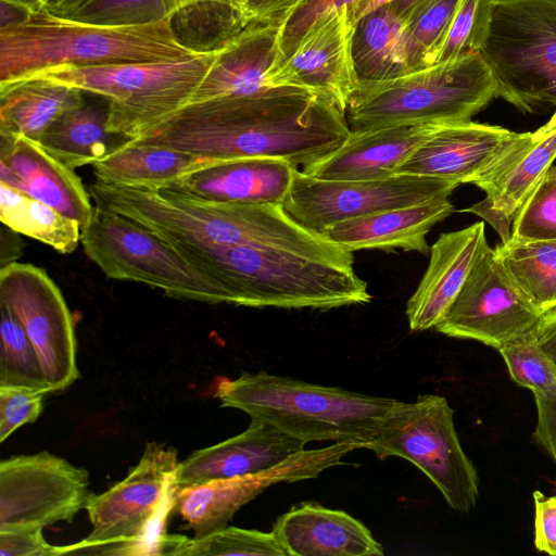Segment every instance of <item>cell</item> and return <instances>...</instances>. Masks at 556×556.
<instances>
[{
    "mask_svg": "<svg viewBox=\"0 0 556 556\" xmlns=\"http://www.w3.org/2000/svg\"><path fill=\"white\" fill-rule=\"evenodd\" d=\"M357 448L364 445L334 442L321 448L303 450L263 472L176 489L174 508L193 530L194 538H202L227 527L242 506L270 485L317 478L326 469L342 465L343 457Z\"/></svg>",
    "mask_w": 556,
    "mask_h": 556,
    "instance_id": "obj_15",
    "label": "cell"
},
{
    "mask_svg": "<svg viewBox=\"0 0 556 556\" xmlns=\"http://www.w3.org/2000/svg\"><path fill=\"white\" fill-rule=\"evenodd\" d=\"M495 2L496 0L460 1L435 63L480 53L489 36Z\"/></svg>",
    "mask_w": 556,
    "mask_h": 556,
    "instance_id": "obj_39",
    "label": "cell"
},
{
    "mask_svg": "<svg viewBox=\"0 0 556 556\" xmlns=\"http://www.w3.org/2000/svg\"><path fill=\"white\" fill-rule=\"evenodd\" d=\"M534 332L542 349L556 366V308L541 316Z\"/></svg>",
    "mask_w": 556,
    "mask_h": 556,
    "instance_id": "obj_48",
    "label": "cell"
},
{
    "mask_svg": "<svg viewBox=\"0 0 556 556\" xmlns=\"http://www.w3.org/2000/svg\"><path fill=\"white\" fill-rule=\"evenodd\" d=\"M222 43L178 60L87 66L63 64L22 79L45 78L105 98L109 101L108 131L135 140L190 102L213 66Z\"/></svg>",
    "mask_w": 556,
    "mask_h": 556,
    "instance_id": "obj_6",
    "label": "cell"
},
{
    "mask_svg": "<svg viewBox=\"0 0 556 556\" xmlns=\"http://www.w3.org/2000/svg\"><path fill=\"white\" fill-rule=\"evenodd\" d=\"M80 243L109 278L144 283L176 299L226 303L216 285L162 237L109 208L96 205Z\"/></svg>",
    "mask_w": 556,
    "mask_h": 556,
    "instance_id": "obj_11",
    "label": "cell"
},
{
    "mask_svg": "<svg viewBox=\"0 0 556 556\" xmlns=\"http://www.w3.org/2000/svg\"><path fill=\"white\" fill-rule=\"evenodd\" d=\"M352 56L359 81H381L409 73L405 22L388 5L354 24Z\"/></svg>",
    "mask_w": 556,
    "mask_h": 556,
    "instance_id": "obj_32",
    "label": "cell"
},
{
    "mask_svg": "<svg viewBox=\"0 0 556 556\" xmlns=\"http://www.w3.org/2000/svg\"><path fill=\"white\" fill-rule=\"evenodd\" d=\"M430 0H362L351 9L354 22L381 5L391 8L404 22L421 5Z\"/></svg>",
    "mask_w": 556,
    "mask_h": 556,
    "instance_id": "obj_47",
    "label": "cell"
},
{
    "mask_svg": "<svg viewBox=\"0 0 556 556\" xmlns=\"http://www.w3.org/2000/svg\"><path fill=\"white\" fill-rule=\"evenodd\" d=\"M510 378L533 393L556 396V366L542 349L534 329L498 350Z\"/></svg>",
    "mask_w": 556,
    "mask_h": 556,
    "instance_id": "obj_38",
    "label": "cell"
},
{
    "mask_svg": "<svg viewBox=\"0 0 556 556\" xmlns=\"http://www.w3.org/2000/svg\"><path fill=\"white\" fill-rule=\"evenodd\" d=\"M223 292L250 307L331 309L370 302L353 252L280 245L217 244L163 238Z\"/></svg>",
    "mask_w": 556,
    "mask_h": 556,
    "instance_id": "obj_2",
    "label": "cell"
},
{
    "mask_svg": "<svg viewBox=\"0 0 556 556\" xmlns=\"http://www.w3.org/2000/svg\"><path fill=\"white\" fill-rule=\"evenodd\" d=\"M97 205L124 215L162 238L217 244L326 249L336 243L294 222L280 205L207 200L172 188L150 189L97 180Z\"/></svg>",
    "mask_w": 556,
    "mask_h": 556,
    "instance_id": "obj_3",
    "label": "cell"
},
{
    "mask_svg": "<svg viewBox=\"0 0 556 556\" xmlns=\"http://www.w3.org/2000/svg\"><path fill=\"white\" fill-rule=\"evenodd\" d=\"M378 458L402 457L438 488L447 505L469 513L479 497L478 471L460 444L454 409L444 396L418 395L386 414L366 444Z\"/></svg>",
    "mask_w": 556,
    "mask_h": 556,
    "instance_id": "obj_9",
    "label": "cell"
},
{
    "mask_svg": "<svg viewBox=\"0 0 556 556\" xmlns=\"http://www.w3.org/2000/svg\"><path fill=\"white\" fill-rule=\"evenodd\" d=\"M354 24L349 5L314 23L291 53L271 70L270 87L292 86L316 92L345 113L359 83L352 56Z\"/></svg>",
    "mask_w": 556,
    "mask_h": 556,
    "instance_id": "obj_17",
    "label": "cell"
},
{
    "mask_svg": "<svg viewBox=\"0 0 556 556\" xmlns=\"http://www.w3.org/2000/svg\"><path fill=\"white\" fill-rule=\"evenodd\" d=\"M534 545L538 551L556 556V495L533 492Z\"/></svg>",
    "mask_w": 556,
    "mask_h": 556,
    "instance_id": "obj_44",
    "label": "cell"
},
{
    "mask_svg": "<svg viewBox=\"0 0 556 556\" xmlns=\"http://www.w3.org/2000/svg\"><path fill=\"white\" fill-rule=\"evenodd\" d=\"M362 0H303L282 21L279 30L280 61L289 55L309 27L329 12ZM279 61V62H280Z\"/></svg>",
    "mask_w": 556,
    "mask_h": 556,
    "instance_id": "obj_41",
    "label": "cell"
},
{
    "mask_svg": "<svg viewBox=\"0 0 556 556\" xmlns=\"http://www.w3.org/2000/svg\"><path fill=\"white\" fill-rule=\"evenodd\" d=\"M496 94L480 53L381 81H359L345 117L351 131L471 121Z\"/></svg>",
    "mask_w": 556,
    "mask_h": 556,
    "instance_id": "obj_7",
    "label": "cell"
},
{
    "mask_svg": "<svg viewBox=\"0 0 556 556\" xmlns=\"http://www.w3.org/2000/svg\"><path fill=\"white\" fill-rule=\"evenodd\" d=\"M480 55L497 98L523 113L556 108V0H496Z\"/></svg>",
    "mask_w": 556,
    "mask_h": 556,
    "instance_id": "obj_10",
    "label": "cell"
},
{
    "mask_svg": "<svg viewBox=\"0 0 556 556\" xmlns=\"http://www.w3.org/2000/svg\"><path fill=\"white\" fill-rule=\"evenodd\" d=\"M533 394L536 406L534 438L556 465V396Z\"/></svg>",
    "mask_w": 556,
    "mask_h": 556,
    "instance_id": "obj_45",
    "label": "cell"
},
{
    "mask_svg": "<svg viewBox=\"0 0 556 556\" xmlns=\"http://www.w3.org/2000/svg\"><path fill=\"white\" fill-rule=\"evenodd\" d=\"M300 0H239L243 15L253 23L281 24Z\"/></svg>",
    "mask_w": 556,
    "mask_h": 556,
    "instance_id": "obj_46",
    "label": "cell"
},
{
    "mask_svg": "<svg viewBox=\"0 0 556 556\" xmlns=\"http://www.w3.org/2000/svg\"><path fill=\"white\" fill-rule=\"evenodd\" d=\"M437 125H402L351 131L330 155L301 170L308 176L328 180H366L396 175L399 166Z\"/></svg>",
    "mask_w": 556,
    "mask_h": 556,
    "instance_id": "obj_24",
    "label": "cell"
},
{
    "mask_svg": "<svg viewBox=\"0 0 556 556\" xmlns=\"http://www.w3.org/2000/svg\"><path fill=\"white\" fill-rule=\"evenodd\" d=\"M457 184L396 174L366 180H328L296 169L281 206L305 229L323 235L330 226L358 216L448 198Z\"/></svg>",
    "mask_w": 556,
    "mask_h": 556,
    "instance_id": "obj_12",
    "label": "cell"
},
{
    "mask_svg": "<svg viewBox=\"0 0 556 556\" xmlns=\"http://www.w3.org/2000/svg\"><path fill=\"white\" fill-rule=\"evenodd\" d=\"M92 493L89 473L47 451L0 463V532L72 522Z\"/></svg>",
    "mask_w": 556,
    "mask_h": 556,
    "instance_id": "obj_13",
    "label": "cell"
},
{
    "mask_svg": "<svg viewBox=\"0 0 556 556\" xmlns=\"http://www.w3.org/2000/svg\"><path fill=\"white\" fill-rule=\"evenodd\" d=\"M490 249L484 223L442 233L430 247L429 265L406 305L410 331L434 328L455 301L476 263Z\"/></svg>",
    "mask_w": 556,
    "mask_h": 556,
    "instance_id": "obj_22",
    "label": "cell"
},
{
    "mask_svg": "<svg viewBox=\"0 0 556 556\" xmlns=\"http://www.w3.org/2000/svg\"><path fill=\"white\" fill-rule=\"evenodd\" d=\"M540 318L506 280L490 248L434 329L500 350L533 330Z\"/></svg>",
    "mask_w": 556,
    "mask_h": 556,
    "instance_id": "obj_16",
    "label": "cell"
},
{
    "mask_svg": "<svg viewBox=\"0 0 556 556\" xmlns=\"http://www.w3.org/2000/svg\"><path fill=\"white\" fill-rule=\"evenodd\" d=\"M0 304L23 326L51 391L73 384L79 377L74 324L61 290L49 275L25 263L1 267Z\"/></svg>",
    "mask_w": 556,
    "mask_h": 556,
    "instance_id": "obj_14",
    "label": "cell"
},
{
    "mask_svg": "<svg viewBox=\"0 0 556 556\" xmlns=\"http://www.w3.org/2000/svg\"><path fill=\"white\" fill-rule=\"evenodd\" d=\"M510 286L540 316L556 308V239L510 236L493 249Z\"/></svg>",
    "mask_w": 556,
    "mask_h": 556,
    "instance_id": "obj_31",
    "label": "cell"
},
{
    "mask_svg": "<svg viewBox=\"0 0 556 556\" xmlns=\"http://www.w3.org/2000/svg\"><path fill=\"white\" fill-rule=\"evenodd\" d=\"M511 236L556 239V165H552L515 214Z\"/></svg>",
    "mask_w": 556,
    "mask_h": 556,
    "instance_id": "obj_40",
    "label": "cell"
},
{
    "mask_svg": "<svg viewBox=\"0 0 556 556\" xmlns=\"http://www.w3.org/2000/svg\"><path fill=\"white\" fill-rule=\"evenodd\" d=\"M210 163L173 148L129 140L94 163L93 168L97 180L102 182L161 189Z\"/></svg>",
    "mask_w": 556,
    "mask_h": 556,
    "instance_id": "obj_28",
    "label": "cell"
},
{
    "mask_svg": "<svg viewBox=\"0 0 556 556\" xmlns=\"http://www.w3.org/2000/svg\"><path fill=\"white\" fill-rule=\"evenodd\" d=\"M214 396L304 442H367L399 400L258 371L218 381Z\"/></svg>",
    "mask_w": 556,
    "mask_h": 556,
    "instance_id": "obj_5",
    "label": "cell"
},
{
    "mask_svg": "<svg viewBox=\"0 0 556 556\" xmlns=\"http://www.w3.org/2000/svg\"><path fill=\"white\" fill-rule=\"evenodd\" d=\"M306 442L257 420L241 433L194 451L179 462L174 484L182 489L266 471L304 450Z\"/></svg>",
    "mask_w": 556,
    "mask_h": 556,
    "instance_id": "obj_21",
    "label": "cell"
},
{
    "mask_svg": "<svg viewBox=\"0 0 556 556\" xmlns=\"http://www.w3.org/2000/svg\"><path fill=\"white\" fill-rule=\"evenodd\" d=\"M301 1H303V0H300V1H299V3H300ZM299 3H298V4H299ZM298 4H296V5H298Z\"/></svg>",
    "mask_w": 556,
    "mask_h": 556,
    "instance_id": "obj_53",
    "label": "cell"
},
{
    "mask_svg": "<svg viewBox=\"0 0 556 556\" xmlns=\"http://www.w3.org/2000/svg\"><path fill=\"white\" fill-rule=\"evenodd\" d=\"M1 556H59L63 546L49 544L42 529L13 530L0 532Z\"/></svg>",
    "mask_w": 556,
    "mask_h": 556,
    "instance_id": "obj_43",
    "label": "cell"
},
{
    "mask_svg": "<svg viewBox=\"0 0 556 556\" xmlns=\"http://www.w3.org/2000/svg\"><path fill=\"white\" fill-rule=\"evenodd\" d=\"M280 25L251 23L225 40L188 104L251 96L273 88L269 73L280 61Z\"/></svg>",
    "mask_w": 556,
    "mask_h": 556,
    "instance_id": "obj_23",
    "label": "cell"
},
{
    "mask_svg": "<svg viewBox=\"0 0 556 556\" xmlns=\"http://www.w3.org/2000/svg\"><path fill=\"white\" fill-rule=\"evenodd\" d=\"M83 94L38 77L0 85V131L38 142L56 118L85 101Z\"/></svg>",
    "mask_w": 556,
    "mask_h": 556,
    "instance_id": "obj_30",
    "label": "cell"
},
{
    "mask_svg": "<svg viewBox=\"0 0 556 556\" xmlns=\"http://www.w3.org/2000/svg\"><path fill=\"white\" fill-rule=\"evenodd\" d=\"M271 532L288 556H382L383 547L343 510L302 503L279 516Z\"/></svg>",
    "mask_w": 556,
    "mask_h": 556,
    "instance_id": "obj_26",
    "label": "cell"
},
{
    "mask_svg": "<svg viewBox=\"0 0 556 556\" xmlns=\"http://www.w3.org/2000/svg\"><path fill=\"white\" fill-rule=\"evenodd\" d=\"M521 134L472 121L438 124L399 166L396 174L475 184L490 172Z\"/></svg>",
    "mask_w": 556,
    "mask_h": 556,
    "instance_id": "obj_18",
    "label": "cell"
},
{
    "mask_svg": "<svg viewBox=\"0 0 556 556\" xmlns=\"http://www.w3.org/2000/svg\"><path fill=\"white\" fill-rule=\"evenodd\" d=\"M174 17L135 25L88 23L47 8L0 28V85L35 72L78 66L170 61L199 54L176 35Z\"/></svg>",
    "mask_w": 556,
    "mask_h": 556,
    "instance_id": "obj_4",
    "label": "cell"
},
{
    "mask_svg": "<svg viewBox=\"0 0 556 556\" xmlns=\"http://www.w3.org/2000/svg\"><path fill=\"white\" fill-rule=\"evenodd\" d=\"M20 243L17 232L3 225L1 229V267L14 263L20 257L22 253Z\"/></svg>",
    "mask_w": 556,
    "mask_h": 556,
    "instance_id": "obj_49",
    "label": "cell"
},
{
    "mask_svg": "<svg viewBox=\"0 0 556 556\" xmlns=\"http://www.w3.org/2000/svg\"><path fill=\"white\" fill-rule=\"evenodd\" d=\"M351 132L345 113L292 86L187 104L138 139L208 162L267 157L303 168L336 151Z\"/></svg>",
    "mask_w": 556,
    "mask_h": 556,
    "instance_id": "obj_1",
    "label": "cell"
},
{
    "mask_svg": "<svg viewBox=\"0 0 556 556\" xmlns=\"http://www.w3.org/2000/svg\"><path fill=\"white\" fill-rule=\"evenodd\" d=\"M0 220L17 233L60 253H72L81 236L79 224L26 193L0 184Z\"/></svg>",
    "mask_w": 556,
    "mask_h": 556,
    "instance_id": "obj_33",
    "label": "cell"
},
{
    "mask_svg": "<svg viewBox=\"0 0 556 556\" xmlns=\"http://www.w3.org/2000/svg\"><path fill=\"white\" fill-rule=\"evenodd\" d=\"M0 184L75 219L80 229L92 218L90 193L80 178L36 141L0 131Z\"/></svg>",
    "mask_w": 556,
    "mask_h": 556,
    "instance_id": "obj_20",
    "label": "cell"
},
{
    "mask_svg": "<svg viewBox=\"0 0 556 556\" xmlns=\"http://www.w3.org/2000/svg\"><path fill=\"white\" fill-rule=\"evenodd\" d=\"M1 1H4V2H8L15 7H18L31 14L34 12H37V11L48 8L51 0H1Z\"/></svg>",
    "mask_w": 556,
    "mask_h": 556,
    "instance_id": "obj_51",
    "label": "cell"
},
{
    "mask_svg": "<svg viewBox=\"0 0 556 556\" xmlns=\"http://www.w3.org/2000/svg\"><path fill=\"white\" fill-rule=\"evenodd\" d=\"M45 393L17 387H0V442L15 430L35 422L43 409Z\"/></svg>",
    "mask_w": 556,
    "mask_h": 556,
    "instance_id": "obj_42",
    "label": "cell"
},
{
    "mask_svg": "<svg viewBox=\"0 0 556 556\" xmlns=\"http://www.w3.org/2000/svg\"><path fill=\"white\" fill-rule=\"evenodd\" d=\"M178 464L175 448L148 443L122 481L90 495L86 510L92 530L81 542L63 546V555H165L170 534L163 528L174 508Z\"/></svg>",
    "mask_w": 556,
    "mask_h": 556,
    "instance_id": "obj_8",
    "label": "cell"
},
{
    "mask_svg": "<svg viewBox=\"0 0 556 556\" xmlns=\"http://www.w3.org/2000/svg\"><path fill=\"white\" fill-rule=\"evenodd\" d=\"M168 555L175 556H288V553L270 532L225 527L202 538L175 536Z\"/></svg>",
    "mask_w": 556,
    "mask_h": 556,
    "instance_id": "obj_35",
    "label": "cell"
},
{
    "mask_svg": "<svg viewBox=\"0 0 556 556\" xmlns=\"http://www.w3.org/2000/svg\"><path fill=\"white\" fill-rule=\"evenodd\" d=\"M453 213L448 198H437L340 222L323 236L351 252L402 249L428 254L427 235Z\"/></svg>",
    "mask_w": 556,
    "mask_h": 556,
    "instance_id": "obj_27",
    "label": "cell"
},
{
    "mask_svg": "<svg viewBox=\"0 0 556 556\" xmlns=\"http://www.w3.org/2000/svg\"><path fill=\"white\" fill-rule=\"evenodd\" d=\"M462 0H430L405 22L409 72L435 63Z\"/></svg>",
    "mask_w": 556,
    "mask_h": 556,
    "instance_id": "obj_36",
    "label": "cell"
},
{
    "mask_svg": "<svg viewBox=\"0 0 556 556\" xmlns=\"http://www.w3.org/2000/svg\"><path fill=\"white\" fill-rule=\"evenodd\" d=\"M109 101H85L56 118L38 143L53 157L75 169L94 164L131 140L108 131Z\"/></svg>",
    "mask_w": 556,
    "mask_h": 556,
    "instance_id": "obj_29",
    "label": "cell"
},
{
    "mask_svg": "<svg viewBox=\"0 0 556 556\" xmlns=\"http://www.w3.org/2000/svg\"><path fill=\"white\" fill-rule=\"evenodd\" d=\"M0 387L51 393L36 349L13 313L0 304Z\"/></svg>",
    "mask_w": 556,
    "mask_h": 556,
    "instance_id": "obj_34",
    "label": "cell"
},
{
    "mask_svg": "<svg viewBox=\"0 0 556 556\" xmlns=\"http://www.w3.org/2000/svg\"><path fill=\"white\" fill-rule=\"evenodd\" d=\"M229 2H230V4H231L235 9H237L238 11H240V12H241L240 7H239V0H229ZM241 13H242V12H241ZM242 14H243V13H242ZM248 21H249V20H248Z\"/></svg>",
    "mask_w": 556,
    "mask_h": 556,
    "instance_id": "obj_52",
    "label": "cell"
},
{
    "mask_svg": "<svg viewBox=\"0 0 556 556\" xmlns=\"http://www.w3.org/2000/svg\"><path fill=\"white\" fill-rule=\"evenodd\" d=\"M296 169L277 159L218 161L187 174L169 188L218 202L281 206Z\"/></svg>",
    "mask_w": 556,
    "mask_h": 556,
    "instance_id": "obj_25",
    "label": "cell"
},
{
    "mask_svg": "<svg viewBox=\"0 0 556 556\" xmlns=\"http://www.w3.org/2000/svg\"><path fill=\"white\" fill-rule=\"evenodd\" d=\"M93 0H51L48 10L59 16L71 17Z\"/></svg>",
    "mask_w": 556,
    "mask_h": 556,
    "instance_id": "obj_50",
    "label": "cell"
},
{
    "mask_svg": "<svg viewBox=\"0 0 556 556\" xmlns=\"http://www.w3.org/2000/svg\"><path fill=\"white\" fill-rule=\"evenodd\" d=\"M200 2L236 10L229 0H93L71 18L108 25L146 24L174 17L182 9Z\"/></svg>",
    "mask_w": 556,
    "mask_h": 556,
    "instance_id": "obj_37",
    "label": "cell"
},
{
    "mask_svg": "<svg viewBox=\"0 0 556 556\" xmlns=\"http://www.w3.org/2000/svg\"><path fill=\"white\" fill-rule=\"evenodd\" d=\"M555 159L556 111L536 130L521 132L497 164L473 184L485 198L465 211L482 217L507 241L516 212Z\"/></svg>",
    "mask_w": 556,
    "mask_h": 556,
    "instance_id": "obj_19",
    "label": "cell"
}]
</instances>
